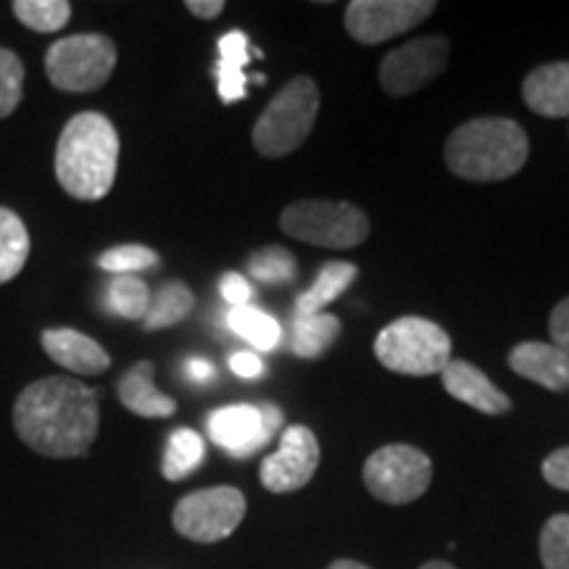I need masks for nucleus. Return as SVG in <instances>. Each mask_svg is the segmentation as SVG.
Wrapping results in <instances>:
<instances>
[{"label": "nucleus", "instance_id": "nucleus-16", "mask_svg": "<svg viewBox=\"0 0 569 569\" xmlns=\"http://www.w3.org/2000/svg\"><path fill=\"white\" fill-rule=\"evenodd\" d=\"M509 367L519 377L538 382L553 393L569 390V356L553 343L528 340V343L515 346L509 353Z\"/></svg>", "mask_w": 569, "mask_h": 569}, {"label": "nucleus", "instance_id": "nucleus-35", "mask_svg": "<svg viewBox=\"0 0 569 569\" xmlns=\"http://www.w3.org/2000/svg\"><path fill=\"white\" fill-rule=\"evenodd\" d=\"M230 369L238 377H246V380H253V377L264 375V361L251 351H238L230 356Z\"/></svg>", "mask_w": 569, "mask_h": 569}, {"label": "nucleus", "instance_id": "nucleus-23", "mask_svg": "<svg viewBox=\"0 0 569 569\" xmlns=\"http://www.w3.org/2000/svg\"><path fill=\"white\" fill-rule=\"evenodd\" d=\"M30 259V232L17 211L0 206V284L9 282Z\"/></svg>", "mask_w": 569, "mask_h": 569}, {"label": "nucleus", "instance_id": "nucleus-31", "mask_svg": "<svg viewBox=\"0 0 569 569\" xmlns=\"http://www.w3.org/2000/svg\"><path fill=\"white\" fill-rule=\"evenodd\" d=\"M24 92V67L9 48H0V119L11 117Z\"/></svg>", "mask_w": 569, "mask_h": 569}, {"label": "nucleus", "instance_id": "nucleus-38", "mask_svg": "<svg viewBox=\"0 0 569 569\" xmlns=\"http://www.w3.org/2000/svg\"><path fill=\"white\" fill-rule=\"evenodd\" d=\"M327 569H372V567L361 565V561H353V559H338V561H332Z\"/></svg>", "mask_w": 569, "mask_h": 569}, {"label": "nucleus", "instance_id": "nucleus-24", "mask_svg": "<svg viewBox=\"0 0 569 569\" xmlns=\"http://www.w3.org/2000/svg\"><path fill=\"white\" fill-rule=\"evenodd\" d=\"M340 336V319L336 315L296 317L293 322V353L301 359H317Z\"/></svg>", "mask_w": 569, "mask_h": 569}, {"label": "nucleus", "instance_id": "nucleus-1", "mask_svg": "<svg viewBox=\"0 0 569 569\" xmlns=\"http://www.w3.org/2000/svg\"><path fill=\"white\" fill-rule=\"evenodd\" d=\"M13 427L27 446L51 459L88 453L101 427L98 393L71 377H42L13 403Z\"/></svg>", "mask_w": 569, "mask_h": 569}, {"label": "nucleus", "instance_id": "nucleus-28", "mask_svg": "<svg viewBox=\"0 0 569 569\" xmlns=\"http://www.w3.org/2000/svg\"><path fill=\"white\" fill-rule=\"evenodd\" d=\"M248 274L261 284H288L298 274L296 256L280 246L261 248L248 259Z\"/></svg>", "mask_w": 569, "mask_h": 569}, {"label": "nucleus", "instance_id": "nucleus-2", "mask_svg": "<svg viewBox=\"0 0 569 569\" xmlns=\"http://www.w3.org/2000/svg\"><path fill=\"white\" fill-rule=\"evenodd\" d=\"M119 167V134L109 117L77 113L56 146V180L77 201H101L111 193Z\"/></svg>", "mask_w": 569, "mask_h": 569}, {"label": "nucleus", "instance_id": "nucleus-7", "mask_svg": "<svg viewBox=\"0 0 569 569\" xmlns=\"http://www.w3.org/2000/svg\"><path fill=\"white\" fill-rule=\"evenodd\" d=\"M117 46L106 34H71L56 40L46 53V74L63 92H92L111 80Z\"/></svg>", "mask_w": 569, "mask_h": 569}, {"label": "nucleus", "instance_id": "nucleus-20", "mask_svg": "<svg viewBox=\"0 0 569 569\" xmlns=\"http://www.w3.org/2000/svg\"><path fill=\"white\" fill-rule=\"evenodd\" d=\"M356 277H359V267L351 264V261H327L322 272L317 274L315 284L298 296L296 317L325 315L327 306L336 301L338 296H343Z\"/></svg>", "mask_w": 569, "mask_h": 569}, {"label": "nucleus", "instance_id": "nucleus-5", "mask_svg": "<svg viewBox=\"0 0 569 569\" xmlns=\"http://www.w3.org/2000/svg\"><path fill=\"white\" fill-rule=\"evenodd\" d=\"M375 356L396 375H440L451 361V338L443 327L422 317H401L375 340Z\"/></svg>", "mask_w": 569, "mask_h": 569}, {"label": "nucleus", "instance_id": "nucleus-15", "mask_svg": "<svg viewBox=\"0 0 569 569\" xmlns=\"http://www.w3.org/2000/svg\"><path fill=\"white\" fill-rule=\"evenodd\" d=\"M40 340L56 365L74 375H103L111 367V356L106 353V348L84 332L53 327L42 332Z\"/></svg>", "mask_w": 569, "mask_h": 569}, {"label": "nucleus", "instance_id": "nucleus-29", "mask_svg": "<svg viewBox=\"0 0 569 569\" xmlns=\"http://www.w3.org/2000/svg\"><path fill=\"white\" fill-rule=\"evenodd\" d=\"M159 261H161L159 253H156L153 248L138 246V243L109 248V251L98 256V267L111 274H134V272H142V269L156 267Z\"/></svg>", "mask_w": 569, "mask_h": 569}, {"label": "nucleus", "instance_id": "nucleus-3", "mask_svg": "<svg viewBox=\"0 0 569 569\" xmlns=\"http://www.w3.org/2000/svg\"><path fill=\"white\" fill-rule=\"evenodd\" d=\"M530 142L515 119L480 117L457 127L446 140V163L461 180H509L525 167Z\"/></svg>", "mask_w": 569, "mask_h": 569}, {"label": "nucleus", "instance_id": "nucleus-32", "mask_svg": "<svg viewBox=\"0 0 569 569\" xmlns=\"http://www.w3.org/2000/svg\"><path fill=\"white\" fill-rule=\"evenodd\" d=\"M219 290H222V298L232 306V309H238V306H248L253 298L251 282L238 272L222 274V280H219Z\"/></svg>", "mask_w": 569, "mask_h": 569}, {"label": "nucleus", "instance_id": "nucleus-36", "mask_svg": "<svg viewBox=\"0 0 569 569\" xmlns=\"http://www.w3.org/2000/svg\"><path fill=\"white\" fill-rule=\"evenodd\" d=\"M184 6H188V11L193 13V17L206 21L217 19L219 13L224 11V0H188Z\"/></svg>", "mask_w": 569, "mask_h": 569}, {"label": "nucleus", "instance_id": "nucleus-11", "mask_svg": "<svg viewBox=\"0 0 569 569\" xmlns=\"http://www.w3.org/2000/svg\"><path fill=\"white\" fill-rule=\"evenodd\" d=\"M282 411L272 403H261V407L238 403V407L213 411L209 417V436L230 457L246 459L261 451L274 438V432L282 430Z\"/></svg>", "mask_w": 569, "mask_h": 569}, {"label": "nucleus", "instance_id": "nucleus-6", "mask_svg": "<svg viewBox=\"0 0 569 569\" xmlns=\"http://www.w3.org/2000/svg\"><path fill=\"white\" fill-rule=\"evenodd\" d=\"M280 227L290 238L322 248H356L369 234V219L359 206L317 198L290 203L282 211Z\"/></svg>", "mask_w": 569, "mask_h": 569}, {"label": "nucleus", "instance_id": "nucleus-14", "mask_svg": "<svg viewBox=\"0 0 569 569\" xmlns=\"http://www.w3.org/2000/svg\"><path fill=\"white\" fill-rule=\"evenodd\" d=\"M443 388L448 396H453L457 401L467 403V407L482 411V415H507L511 409V398L498 390L478 367L469 365V361L451 359L440 372Z\"/></svg>", "mask_w": 569, "mask_h": 569}, {"label": "nucleus", "instance_id": "nucleus-10", "mask_svg": "<svg viewBox=\"0 0 569 569\" xmlns=\"http://www.w3.org/2000/svg\"><path fill=\"white\" fill-rule=\"evenodd\" d=\"M432 0H353L346 6V30L356 42L380 46L432 17Z\"/></svg>", "mask_w": 569, "mask_h": 569}, {"label": "nucleus", "instance_id": "nucleus-8", "mask_svg": "<svg viewBox=\"0 0 569 569\" xmlns=\"http://www.w3.org/2000/svg\"><path fill=\"white\" fill-rule=\"evenodd\" d=\"M361 475L375 498L403 507L427 493L432 482V461L415 446H382L367 459Z\"/></svg>", "mask_w": 569, "mask_h": 569}, {"label": "nucleus", "instance_id": "nucleus-26", "mask_svg": "<svg viewBox=\"0 0 569 569\" xmlns=\"http://www.w3.org/2000/svg\"><path fill=\"white\" fill-rule=\"evenodd\" d=\"M11 9L21 24L42 34L63 30L71 19V3L67 0H17Z\"/></svg>", "mask_w": 569, "mask_h": 569}, {"label": "nucleus", "instance_id": "nucleus-22", "mask_svg": "<svg viewBox=\"0 0 569 569\" xmlns=\"http://www.w3.org/2000/svg\"><path fill=\"white\" fill-rule=\"evenodd\" d=\"M206 443L190 427H180L167 440V451H163L161 472L169 482H180L196 472L203 465Z\"/></svg>", "mask_w": 569, "mask_h": 569}, {"label": "nucleus", "instance_id": "nucleus-19", "mask_svg": "<svg viewBox=\"0 0 569 569\" xmlns=\"http://www.w3.org/2000/svg\"><path fill=\"white\" fill-rule=\"evenodd\" d=\"M248 61H251V46H248L246 32L230 30L222 40H219L217 84L222 103H234L246 98Z\"/></svg>", "mask_w": 569, "mask_h": 569}, {"label": "nucleus", "instance_id": "nucleus-13", "mask_svg": "<svg viewBox=\"0 0 569 569\" xmlns=\"http://www.w3.org/2000/svg\"><path fill=\"white\" fill-rule=\"evenodd\" d=\"M446 38H417L390 51L380 63V84L388 96H411L432 82L448 63Z\"/></svg>", "mask_w": 569, "mask_h": 569}, {"label": "nucleus", "instance_id": "nucleus-37", "mask_svg": "<svg viewBox=\"0 0 569 569\" xmlns=\"http://www.w3.org/2000/svg\"><path fill=\"white\" fill-rule=\"evenodd\" d=\"M188 375H190V380H196V382H211L213 380V367H211V361H206V359H190L188 361Z\"/></svg>", "mask_w": 569, "mask_h": 569}, {"label": "nucleus", "instance_id": "nucleus-9", "mask_svg": "<svg viewBox=\"0 0 569 569\" xmlns=\"http://www.w3.org/2000/svg\"><path fill=\"white\" fill-rule=\"evenodd\" d=\"M246 517V496L238 488L217 486L180 498L172 525L182 538L196 543H219L240 528Z\"/></svg>", "mask_w": 569, "mask_h": 569}, {"label": "nucleus", "instance_id": "nucleus-18", "mask_svg": "<svg viewBox=\"0 0 569 569\" xmlns=\"http://www.w3.org/2000/svg\"><path fill=\"white\" fill-rule=\"evenodd\" d=\"M153 375V361H138L132 369H127V375L119 380V401L138 417L167 419L177 411V401L156 388Z\"/></svg>", "mask_w": 569, "mask_h": 569}, {"label": "nucleus", "instance_id": "nucleus-12", "mask_svg": "<svg viewBox=\"0 0 569 569\" xmlns=\"http://www.w3.org/2000/svg\"><path fill=\"white\" fill-rule=\"evenodd\" d=\"M319 467L317 436L303 425L284 427L280 446L261 461V486L272 493H293L311 482Z\"/></svg>", "mask_w": 569, "mask_h": 569}, {"label": "nucleus", "instance_id": "nucleus-27", "mask_svg": "<svg viewBox=\"0 0 569 569\" xmlns=\"http://www.w3.org/2000/svg\"><path fill=\"white\" fill-rule=\"evenodd\" d=\"M109 309L117 317L124 319H142L151 303V290L140 280L138 274H117L109 282V293H106Z\"/></svg>", "mask_w": 569, "mask_h": 569}, {"label": "nucleus", "instance_id": "nucleus-21", "mask_svg": "<svg viewBox=\"0 0 569 569\" xmlns=\"http://www.w3.org/2000/svg\"><path fill=\"white\" fill-rule=\"evenodd\" d=\"M196 306V296L188 284L174 280L161 284L159 290L151 296V303H148L146 317H142V325L146 330H163V327L180 325L182 319L190 317Z\"/></svg>", "mask_w": 569, "mask_h": 569}, {"label": "nucleus", "instance_id": "nucleus-34", "mask_svg": "<svg viewBox=\"0 0 569 569\" xmlns=\"http://www.w3.org/2000/svg\"><path fill=\"white\" fill-rule=\"evenodd\" d=\"M549 332H551L553 346L569 356V298L553 306L551 319H549Z\"/></svg>", "mask_w": 569, "mask_h": 569}, {"label": "nucleus", "instance_id": "nucleus-39", "mask_svg": "<svg viewBox=\"0 0 569 569\" xmlns=\"http://www.w3.org/2000/svg\"><path fill=\"white\" fill-rule=\"evenodd\" d=\"M419 569H457V567L448 565V561H427V565H422Z\"/></svg>", "mask_w": 569, "mask_h": 569}, {"label": "nucleus", "instance_id": "nucleus-30", "mask_svg": "<svg viewBox=\"0 0 569 569\" xmlns=\"http://www.w3.org/2000/svg\"><path fill=\"white\" fill-rule=\"evenodd\" d=\"M540 561L546 569H569V515H553L543 525Z\"/></svg>", "mask_w": 569, "mask_h": 569}, {"label": "nucleus", "instance_id": "nucleus-4", "mask_svg": "<svg viewBox=\"0 0 569 569\" xmlns=\"http://www.w3.org/2000/svg\"><path fill=\"white\" fill-rule=\"evenodd\" d=\"M319 88L311 77H293L253 124V148L267 159L298 151L315 130Z\"/></svg>", "mask_w": 569, "mask_h": 569}, {"label": "nucleus", "instance_id": "nucleus-25", "mask_svg": "<svg viewBox=\"0 0 569 569\" xmlns=\"http://www.w3.org/2000/svg\"><path fill=\"white\" fill-rule=\"evenodd\" d=\"M227 325H230L234 336H240L246 343L259 348V351H272L282 338L280 322H277L274 317H269L267 311L253 309V306H238V309H230V315H227Z\"/></svg>", "mask_w": 569, "mask_h": 569}, {"label": "nucleus", "instance_id": "nucleus-17", "mask_svg": "<svg viewBox=\"0 0 569 569\" xmlns=\"http://www.w3.org/2000/svg\"><path fill=\"white\" fill-rule=\"evenodd\" d=\"M522 98L538 117H569V61L543 63L532 69L522 82Z\"/></svg>", "mask_w": 569, "mask_h": 569}, {"label": "nucleus", "instance_id": "nucleus-33", "mask_svg": "<svg viewBox=\"0 0 569 569\" xmlns=\"http://www.w3.org/2000/svg\"><path fill=\"white\" fill-rule=\"evenodd\" d=\"M543 478L549 486L559 490H569V446L559 448L546 457L543 461Z\"/></svg>", "mask_w": 569, "mask_h": 569}]
</instances>
